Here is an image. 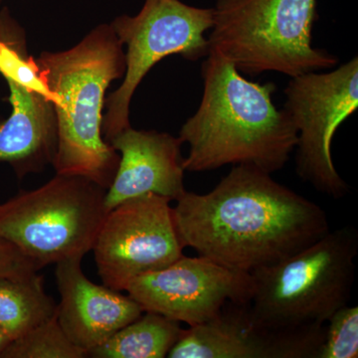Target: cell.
<instances>
[{
	"instance_id": "cell-1",
	"label": "cell",
	"mask_w": 358,
	"mask_h": 358,
	"mask_svg": "<svg viewBox=\"0 0 358 358\" xmlns=\"http://www.w3.org/2000/svg\"><path fill=\"white\" fill-rule=\"evenodd\" d=\"M176 201L183 246L247 273L281 262L331 231L322 207L251 166H233L210 192H185Z\"/></svg>"
},
{
	"instance_id": "cell-2",
	"label": "cell",
	"mask_w": 358,
	"mask_h": 358,
	"mask_svg": "<svg viewBox=\"0 0 358 358\" xmlns=\"http://www.w3.org/2000/svg\"><path fill=\"white\" fill-rule=\"evenodd\" d=\"M201 76V102L178 136L189 145L185 171L204 173L229 164L270 174L281 171L296 148L298 131L273 103L275 85L250 81L214 49L202 63Z\"/></svg>"
},
{
	"instance_id": "cell-3",
	"label": "cell",
	"mask_w": 358,
	"mask_h": 358,
	"mask_svg": "<svg viewBox=\"0 0 358 358\" xmlns=\"http://www.w3.org/2000/svg\"><path fill=\"white\" fill-rule=\"evenodd\" d=\"M112 25H100L74 48L35 59L57 120V174L84 176L106 189L120 155L102 134L105 94L126 73V54Z\"/></svg>"
},
{
	"instance_id": "cell-4",
	"label": "cell",
	"mask_w": 358,
	"mask_h": 358,
	"mask_svg": "<svg viewBox=\"0 0 358 358\" xmlns=\"http://www.w3.org/2000/svg\"><path fill=\"white\" fill-rule=\"evenodd\" d=\"M357 253V231L345 226L281 262L254 271V317L282 331L326 327L350 300Z\"/></svg>"
},
{
	"instance_id": "cell-5",
	"label": "cell",
	"mask_w": 358,
	"mask_h": 358,
	"mask_svg": "<svg viewBox=\"0 0 358 358\" xmlns=\"http://www.w3.org/2000/svg\"><path fill=\"white\" fill-rule=\"evenodd\" d=\"M317 18V0H216L209 47L252 77L333 69L338 57L313 46Z\"/></svg>"
},
{
	"instance_id": "cell-6",
	"label": "cell",
	"mask_w": 358,
	"mask_h": 358,
	"mask_svg": "<svg viewBox=\"0 0 358 358\" xmlns=\"http://www.w3.org/2000/svg\"><path fill=\"white\" fill-rule=\"evenodd\" d=\"M107 189L80 176L56 174L31 192L0 204V237L41 270L83 258L108 213Z\"/></svg>"
},
{
	"instance_id": "cell-7",
	"label": "cell",
	"mask_w": 358,
	"mask_h": 358,
	"mask_svg": "<svg viewBox=\"0 0 358 358\" xmlns=\"http://www.w3.org/2000/svg\"><path fill=\"white\" fill-rule=\"evenodd\" d=\"M110 25L127 52L124 81L105 100L102 134L108 143L131 127V98L157 62L171 55L190 61L208 55L206 33L213 26V8L187 6L180 0H145L138 15L120 16Z\"/></svg>"
},
{
	"instance_id": "cell-8",
	"label": "cell",
	"mask_w": 358,
	"mask_h": 358,
	"mask_svg": "<svg viewBox=\"0 0 358 358\" xmlns=\"http://www.w3.org/2000/svg\"><path fill=\"white\" fill-rule=\"evenodd\" d=\"M284 93V110L298 131L296 174L317 192L343 199L350 186L334 166L331 143L341 124L358 109V58L331 72L291 77Z\"/></svg>"
},
{
	"instance_id": "cell-9",
	"label": "cell",
	"mask_w": 358,
	"mask_h": 358,
	"mask_svg": "<svg viewBox=\"0 0 358 358\" xmlns=\"http://www.w3.org/2000/svg\"><path fill=\"white\" fill-rule=\"evenodd\" d=\"M171 202L157 194L141 195L106 214L92 250L105 286L126 291L136 278L183 256Z\"/></svg>"
},
{
	"instance_id": "cell-10",
	"label": "cell",
	"mask_w": 358,
	"mask_h": 358,
	"mask_svg": "<svg viewBox=\"0 0 358 358\" xmlns=\"http://www.w3.org/2000/svg\"><path fill=\"white\" fill-rule=\"evenodd\" d=\"M0 75L13 108L0 122V164H8L22 178L53 164L58 143L51 95L35 59L28 56L24 32L0 38Z\"/></svg>"
},
{
	"instance_id": "cell-11",
	"label": "cell",
	"mask_w": 358,
	"mask_h": 358,
	"mask_svg": "<svg viewBox=\"0 0 358 358\" xmlns=\"http://www.w3.org/2000/svg\"><path fill=\"white\" fill-rule=\"evenodd\" d=\"M253 291L251 273L202 256H181L166 268L136 278L126 288L143 312L189 327L215 317L227 301L249 303Z\"/></svg>"
},
{
	"instance_id": "cell-12",
	"label": "cell",
	"mask_w": 358,
	"mask_h": 358,
	"mask_svg": "<svg viewBox=\"0 0 358 358\" xmlns=\"http://www.w3.org/2000/svg\"><path fill=\"white\" fill-rule=\"evenodd\" d=\"M326 327L282 331L259 322L249 303L227 301L203 324L185 329L169 358H317Z\"/></svg>"
},
{
	"instance_id": "cell-13",
	"label": "cell",
	"mask_w": 358,
	"mask_h": 358,
	"mask_svg": "<svg viewBox=\"0 0 358 358\" xmlns=\"http://www.w3.org/2000/svg\"><path fill=\"white\" fill-rule=\"evenodd\" d=\"M83 258L56 264L61 301L56 317L68 338L88 355L113 334L138 319L143 308L131 296L90 281L82 270Z\"/></svg>"
},
{
	"instance_id": "cell-14",
	"label": "cell",
	"mask_w": 358,
	"mask_h": 358,
	"mask_svg": "<svg viewBox=\"0 0 358 358\" xmlns=\"http://www.w3.org/2000/svg\"><path fill=\"white\" fill-rule=\"evenodd\" d=\"M110 145L119 152L120 164L106 194L108 212L141 195L157 194L173 201L186 192L180 138L129 127Z\"/></svg>"
},
{
	"instance_id": "cell-15",
	"label": "cell",
	"mask_w": 358,
	"mask_h": 358,
	"mask_svg": "<svg viewBox=\"0 0 358 358\" xmlns=\"http://www.w3.org/2000/svg\"><path fill=\"white\" fill-rule=\"evenodd\" d=\"M185 329L176 322L152 312H143L138 319L122 327L89 357L96 358H164Z\"/></svg>"
},
{
	"instance_id": "cell-16",
	"label": "cell",
	"mask_w": 358,
	"mask_h": 358,
	"mask_svg": "<svg viewBox=\"0 0 358 358\" xmlns=\"http://www.w3.org/2000/svg\"><path fill=\"white\" fill-rule=\"evenodd\" d=\"M57 305L44 289L38 272L0 277V327L10 341L20 338L56 315Z\"/></svg>"
},
{
	"instance_id": "cell-17",
	"label": "cell",
	"mask_w": 358,
	"mask_h": 358,
	"mask_svg": "<svg viewBox=\"0 0 358 358\" xmlns=\"http://www.w3.org/2000/svg\"><path fill=\"white\" fill-rule=\"evenodd\" d=\"M1 358H84L88 355L72 343L56 315L8 343Z\"/></svg>"
},
{
	"instance_id": "cell-18",
	"label": "cell",
	"mask_w": 358,
	"mask_h": 358,
	"mask_svg": "<svg viewBox=\"0 0 358 358\" xmlns=\"http://www.w3.org/2000/svg\"><path fill=\"white\" fill-rule=\"evenodd\" d=\"M327 322L317 358H357L358 308L345 306Z\"/></svg>"
},
{
	"instance_id": "cell-19",
	"label": "cell",
	"mask_w": 358,
	"mask_h": 358,
	"mask_svg": "<svg viewBox=\"0 0 358 358\" xmlns=\"http://www.w3.org/2000/svg\"><path fill=\"white\" fill-rule=\"evenodd\" d=\"M39 272L27 257L0 237V277H23Z\"/></svg>"
},
{
	"instance_id": "cell-20",
	"label": "cell",
	"mask_w": 358,
	"mask_h": 358,
	"mask_svg": "<svg viewBox=\"0 0 358 358\" xmlns=\"http://www.w3.org/2000/svg\"><path fill=\"white\" fill-rule=\"evenodd\" d=\"M13 16L10 15L9 11L7 10V8H3L2 10H0V31L3 29L4 26L6 25V23L8 22V20Z\"/></svg>"
},
{
	"instance_id": "cell-21",
	"label": "cell",
	"mask_w": 358,
	"mask_h": 358,
	"mask_svg": "<svg viewBox=\"0 0 358 358\" xmlns=\"http://www.w3.org/2000/svg\"><path fill=\"white\" fill-rule=\"evenodd\" d=\"M10 341V338L4 333L3 329L0 327V355L6 350V346L8 345Z\"/></svg>"
}]
</instances>
